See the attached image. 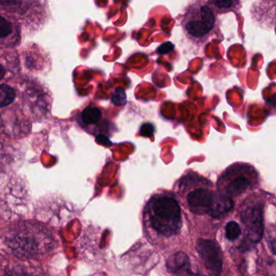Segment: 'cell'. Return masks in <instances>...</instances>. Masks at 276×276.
I'll return each mask as SVG.
<instances>
[{
	"mask_svg": "<svg viewBox=\"0 0 276 276\" xmlns=\"http://www.w3.org/2000/svg\"><path fill=\"white\" fill-rule=\"evenodd\" d=\"M144 215L154 230L170 237L179 233L183 225V216L179 201L169 191H159L147 201Z\"/></svg>",
	"mask_w": 276,
	"mask_h": 276,
	"instance_id": "obj_1",
	"label": "cell"
},
{
	"mask_svg": "<svg viewBox=\"0 0 276 276\" xmlns=\"http://www.w3.org/2000/svg\"><path fill=\"white\" fill-rule=\"evenodd\" d=\"M185 37L192 44L201 46L216 31V15L205 0H195L186 7L180 21Z\"/></svg>",
	"mask_w": 276,
	"mask_h": 276,
	"instance_id": "obj_2",
	"label": "cell"
},
{
	"mask_svg": "<svg viewBox=\"0 0 276 276\" xmlns=\"http://www.w3.org/2000/svg\"><path fill=\"white\" fill-rule=\"evenodd\" d=\"M207 179L193 171H188L175 183L174 193L184 198L188 208L197 215L210 214L217 193L209 188Z\"/></svg>",
	"mask_w": 276,
	"mask_h": 276,
	"instance_id": "obj_3",
	"label": "cell"
},
{
	"mask_svg": "<svg viewBox=\"0 0 276 276\" xmlns=\"http://www.w3.org/2000/svg\"><path fill=\"white\" fill-rule=\"evenodd\" d=\"M197 250L211 276H219L222 272V255L220 246L211 240L199 239Z\"/></svg>",
	"mask_w": 276,
	"mask_h": 276,
	"instance_id": "obj_4",
	"label": "cell"
},
{
	"mask_svg": "<svg viewBox=\"0 0 276 276\" xmlns=\"http://www.w3.org/2000/svg\"><path fill=\"white\" fill-rule=\"evenodd\" d=\"M246 237L253 243L261 241L263 236V217L259 205H250L245 207L241 214Z\"/></svg>",
	"mask_w": 276,
	"mask_h": 276,
	"instance_id": "obj_5",
	"label": "cell"
},
{
	"mask_svg": "<svg viewBox=\"0 0 276 276\" xmlns=\"http://www.w3.org/2000/svg\"><path fill=\"white\" fill-rule=\"evenodd\" d=\"M8 246L19 256L33 257L37 251L35 240L28 236L16 235L11 237Z\"/></svg>",
	"mask_w": 276,
	"mask_h": 276,
	"instance_id": "obj_6",
	"label": "cell"
},
{
	"mask_svg": "<svg viewBox=\"0 0 276 276\" xmlns=\"http://www.w3.org/2000/svg\"><path fill=\"white\" fill-rule=\"evenodd\" d=\"M250 185L247 179L243 177H237L232 179L224 188V192H220L221 194L225 195L227 197H234L243 193Z\"/></svg>",
	"mask_w": 276,
	"mask_h": 276,
	"instance_id": "obj_7",
	"label": "cell"
},
{
	"mask_svg": "<svg viewBox=\"0 0 276 276\" xmlns=\"http://www.w3.org/2000/svg\"><path fill=\"white\" fill-rule=\"evenodd\" d=\"M189 264L191 263L188 255L184 252H178L169 258L166 263V267L169 272L175 274Z\"/></svg>",
	"mask_w": 276,
	"mask_h": 276,
	"instance_id": "obj_8",
	"label": "cell"
},
{
	"mask_svg": "<svg viewBox=\"0 0 276 276\" xmlns=\"http://www.w3.org/2000/svg\"><path fill=\"white\" fill-rule=\"evenodd\" d=\"M101 119V110L96 106H87L81 112V120L86 125H97Z\"/></svg>",
	"mask_w": 276,
	"mask_h": 276,
	"instance_id": "obj_9",
	"label": "cell"
},
{
	"mask_svg": "<svg viewBox=\"0 0 276 276\" xmlns=\"http://www.w3.org/2000/svg\"><path fill=\"white\" fill-rule=\"evenodd\" d=\"M15 96V91L12 87L8 85L0 84V108L11 104Z\"/></svg>",
	"mask_w": 276,
	"mask_h": 276,
	"instance_id": "obj_10",
	"label": "cell"
},
{
	"mask_svg": "<svg viewBox=\"0 0 276 276\" xmlns=\"http://www.w3.org/2000/svg\"><path fill=\"white\" fill-rule=\"evenodd\" d=\"M242 229L235 221H229L225 226V237L229 241H235L241 235Z\"/></svg>",
	"mask_w": 276,
	"mask_h": 276,
	"instance_id": "obj_11",
	"label": "cell"
},
{
	"mask_svg": "<svg viewBox=\"0 0 276 276\" xmlns=\"http://www.w3.org/2000/svg\"><path fill=\"white\" fill-rule=\"evenodd\" d=\"M112 104L120 107L125 105L127 103V95L125 90L122 88H117L114 92L112 93Z\"/></svg>",
	"mask_w": 276,
	"mask_h": 276,
	"instance_id": "obj_12",
	"label": "cell"
},
{
	"mask_svg": "<svg viewBox=\"0 0 276 276\" xmlns=\"http://www.w3.org/2000/svg\"><path fill=\"white\" fill-rule=\"evenodd\" d=\"M207 2L220 10H228L233 6V0H210Z\"/></svg>",
	"mask_w": 276,
	"mask_h": 276,
	"instance_id": "obj_13",
	"label": "cell"
},
{
	"mask_svg": "<svg viewBox=\"0 0 276 276\" xmlns=\"http://www.w3.org/2000/svg\"><path fill=\"white\" fill-rule=\"evenodd\" d=\"M11 33V24L6 19L0 16V39Z\"/></svg>",
	"mask_w": 276,
	"mask_h": 276,
	"instance_id": "obj_14",
	"label": "cell"
},
{
	"mask_svg": "<svg viewBox=\"0 0 276 276\" xmlns=\"http://www.w3.org/2000/svg\"><path fill=\"white\" fill-rule=\"evenodd\" d=\"M154 131L155 129L153 127V125L150 123H146L140 127V134L145 138H150L153 136Z\"/></svg>",
	"mask_w": 276,
	"mask_h": 276,
	"instance_id": "obj_15",
	"label": "cell"
},
{
	"mask_svg": "<svg viewBox=\"0 0 276 276\" xmlns=\"http://www.w3.org/2000/svg\"><path fill=\"white\" fill-rule=\"evenodd\" d=\"M175 276H198V275L196 272L192 271L191 268V264L187 266L185 268L180 270L179 272L175 273Z\"/></svg>",
	"mask_w": 276,
	"mask_h": 276,
	"instance_id": "obj_16",
	"label": "cell"
},
{
	"mask_svg": "<svg viewBox=\"0 0 276 276\" xmlns=\"http://www.w3.org/2000/svg\"><path fill=\"white\" fill-rule=\"evenodd\" d=\"M4 276H28L26 273L24 272H22L20 270H10L7 273L5 274Z\"/></svg>",
	"mask_w": 276,
	"mask_h": 276,
	"instance_id": "obj_17",
	"label": "cell"
},
{
	"mask_svg": "<svg viewBox=\"0 0 276 276\" xmlns=\"http://www.w3.org/2000/svg\"><path fill=\"white\" fill-rule=\"evenodd\" d=\"M268 245H269L270 249L272 250V254L276 255V234L274 237L270 238Z\"/></svg>",
	"mask_w": 276,
	"mask_h": 276,
	"instance_id": "obj_18",
	"label": "cell"
},
{
	"mask_svg": "<svg viewBox=\"0 0 276 276\" xmlns=\"http://www.w3.org/2000/svg\"><path fill=\"white\" fill-rule=\"evenodd\" d=\"M15 2V0H0V4H11Z\"/></svg>",
	"mask_w": 276,
	"mask_h": 276,
	"instance_id": "obj_19",
	"label": "cell"
},
{
	"mask_svg": "<svg viewBox=\"0 0 276 276\" xmlns=\"http://www.w3.org/2000/svg\"><path fill=\"white\" fill-rule=\"evenodd\" d=\"M3 76H4V69H3V67L2 66L0 65V79H2L3 78Z\"/></svg>",
	"mask_w": 276,
	"mask_h": 276,
	"instance_id": "obj_20",
	"label": "cell"
}]
</instances>
